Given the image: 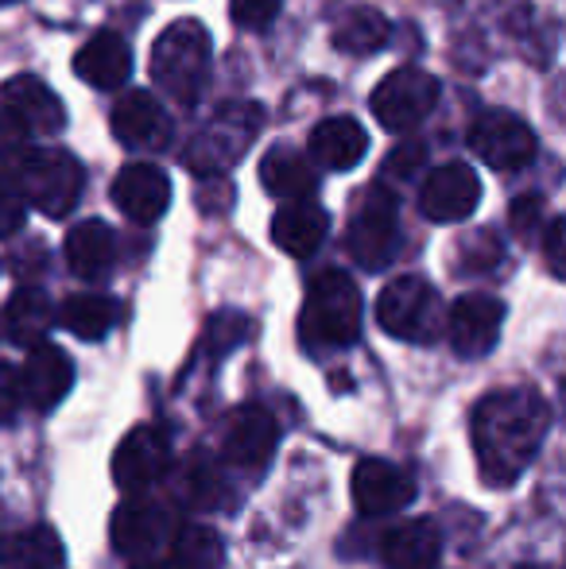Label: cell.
Instances as JSON below:
<instances>
[{
  "mask_svg": "<svg viewBox=\"0 0 566 569\" xmlns=\"http://www.w3.org/2000/svg\"><path fill=\"white\" fill-rule=\"evenodd\" d=\"M552 430V407L539 391L508 388L477 399L469 415L477 472L489 488H508L528 472Z\"/></svg>",
  "mask_w": 566,
  "mask_h": 569,
  "instance_id": "cell-1",
  "label": "cell"
},
{
  "mask_svg": "<svg viewBox=\"0 0 566 569\" xmlns=\"http://www.w3.org/2000/svg\"><path fill=\"white\" fill-rule=\"evenodd\" d=\"M210 54L214 43L202 23L175 20L151 47V78L159 90H167V98H175L179 106H195L210 78Z\"/></svg>",
  "mask_w": 566,
  "mask_h": 569,
  "instance_id": "cell-2",
  "label": "cell"
},
{
  "mask_svg": "<svg viewBox=\"0 0 566 569\" xmlns=\"http://www.w3.org/2000/svg\"><path fill=\"white\" fill-rule=\"evenodd\" d=\"M361 333V291L346 271H322L310 283L299 315V338L307 349H346Z\"/></svg>",
  "mask_w": 566,
  "mask_h": 569,
  "instance_id": "cell-3",
  "label": "cell"
},
{
  "mask_svg": "<svg viewBox=\"0 0 566 569\" xmlns=\"http://www.w3.org/2000/svg\"><path fill=\"white\" fill-rule=\"evenodd\" d=\"M260 128H265V109L257 101H229L198 128L182 163L202 179H218L257 143Z\"/></svg>",
  "mask_w": 566,
  "mask_h": 569,
  "instance_id": "cell-4",
  "label": "cell"
},
{
  "mask_svg": "<svg viewBox=\"0 0 566 569\" xmlns=\"http://www.w3.org/2000/svg\"><path fill=\"white\" fill-rule=\"evenodd\" d=\"M377 322L396 341L430 345L446 330V310L427 279L400 276L377 295Z\"/></svg>",
  "mask_w": 566,
  "mask_h": 569,
  "instance_id": "cell-5",
  "label": "cell"
},
{
  "mask_svg": "<svg viewBox=\"0 0 566 569\" xmlns=\"http://www.w3.org/2000/svg\"><path fill=\"white\" fill-rule=\"evenodd\" d=\"M346 248L365 271H385L400 252V213H396L393 190L377 187L361 190L349 210Z\"/></svg>",
  "mask_w": 566,
  "mask_h": 569,
  "instance_id": "cell-6",
  "label": "cell"
},
{
  "mask_svg": "<svg viewBox=\"0 0 566 569\" xmlns=\"http://www.w3.org/2000/svg\"><path fill=\"white\" fill-rule=\"evenodd\" d=\"M16 167H20L16 182H20L28 206H36V210L47 213V218H67V213L78 206V198H82L86 174H82V163H78L70 151L36 148V151H28V159Z\"/></svg>",
  "mask_w": 566,
  "mask_h": 569,
  "instance_id": "cell-7",
  "label": "cell"
},
{
  "mask_svg": "<svg viewBox=\"0 0 566 569\" xmlns=\"http://www.w3.org/2000/svg\"><path fill=\"white\" fill-rule=\"evenodd\" d=\"M113 550L132 562H151L163 547H171L175 535H179V516L167 500L156 496H132L121 508L113 511Z\"/></svg>",
  "mask_w": 566,
  "mask_h": 569,
  "instance_id": "cell-8",
  "label": "cell"
},
{
  "mask_svg": "<svg viewBox=\"0 0 566 569\" xmlns=\"http://www.w3.org/2000/svg\"><path fill=\"white\" fill-rule=\"evenodd\" d=\"M438 106V82L419 67H396L377 82L369 98L373 117L388 132H408V128L424 124L430 109Z\"/></svg>",
  "mask_w": 566,
  "mask_h": 569,
  "instance_id": "cell-9",
  "label": "cell"
},
{
  "mask_svg": "<svg viewBox=\"0 0 566 569\" xmlns=\"http://www.w3.org/2000/svg\"><path fill=\"white\" fill-rule=\"evenodd\" d=\"M469 148L493 171H524L536 159L539 140L516 113L489 109V113H481L474 120V128H469Z\"/></svg>",
  "mask_w": 566,
  "mask_h": 569,
  "instance_id": "cell-10",
  "label": "cell"
},
{
  "mask_svg": "<svg viewBox=\"0 0 566 569\" xmlns=\"http://www.w3.org/2000/svg\"><path fill=\"white\" fill-rule=\"evenodd\" d=\"M500 326H505V302L493 295H461L450 310H446V341L458 357L474 360L485 357L493 345L500 341Z\"/></svg>",
  "mask_w": 566,
  "mask_h": 569,
  "instance_id": "cell-11",
  "label": "cell"
},
{
  "mask_svg": "<svg viewBox=\"0 0 566 569\" xmlns=\"http://www.w3.org/2000/svg\"><path fill=\"white\" fill-rule=\"evenodd\" d=\"M349 492H354L361 516H393L416 500V477L385 457H365V461H357Z\"/></svg>",
  "mask_w": 566,
  "mask_h": 569,
  "instance_id": "cell-12",
  "label": "cell"
},
{
  "mask_svg": "<svg viewBox=\"0 0 566 569\" xmlns=\"http://www.w3.org/2000/svg\"><path fill=\"white\" fill-rule=\"evenodd\" d=\"M171 469V438L163 427H137L113 453V480L125 492H143Z\"/></svg>",
  "mask_w": 566,
  "mask_h": 569,
  "instance_id": "cell-13",
  "label": "cell"
},
{
  "mask_svg": "<svg viewBox=\"0 0 566 569\" xmlns=\"http://www.w3.org/2000/svg\"><path fill=\"white\" fill-rule=\"evenodd\" d=\"M481 202V179L469 163H446L427 174L424 190H419V210L427 221L450 226V221H466Z\"/></svg>",
  "mask_w": 566,
  "mask_h": 569,
  "instance_id": "cell-14",
  "label": "cell"
},
{
  "mask_svg": "<svg viewBox=\"0 0 566 569\" xmlns=\"http://www.w3.org/2000/svg\"><path fill=\"white\" fill-rule=\"evenodd\" d=\"M280 442V427H276L272 411L260 403H245L234 411V419L226 422V438H221V453L237 469H260L268 465V457L276 453Z\"/></svg>",
  "mask_w": 566,
  "mask_h": 569,
  "instance_id": "cell-15",
  "label": "cell"
},
{
  "mask_svg": "<svg viewBox=\"0 0 566 569\" xmlns=\"http://www.w3.org/2000/svg\"><path fill=\"white\" fill-rule=\"evenodd\" d=\"M0 109L8 117H16L31 136H54L62 124H67V113H62V101L43 78L36 74H16L0 86Z\"/></svg>",
  "mask_w": 566,
  "mask_h": 569,
  "instance_id": "cell-16",
  "label": "cell"
},
{
  "mask_svg": "<svg viewBox=\"0 0 566 569\" xmlns=\"http://www.w3.org/2000/svg\"><path fill=\"white\" fill-rule=\"evenodd\" d=\"M113 202L137 226H151L171 206V179L151 163H129L113 179Z\"/></svg>",
  "mask_w": 566,
  "mask_h": 569,
  "instance_id": "cell-17",
  "label": "cell"
},
{
  "mask_svg": "<svg viewBox=\"0 0 566 569\" xmlns=\"http://www.w3.org/2000/svg\"><path fill=\"white\" fill-rule=\"evenodd\" d=\"M23 383V403H31L36 411H51L67 399L70 383H75V365L59 345L43 341L36 349H28V360L20 368Z\"/></svg>",
  "mask_w": 566,
  "mask_h": 569,
  "instance_id": "cell-18",
  "label": "cell"
},
{
  "mask_svg": "<svg viewBox=\"0 0 566 569\" xmlns=\"http://www.w3.org/2000/svg\"><path fill=\"white\" fill-rule=\"evenodd\" d=\"M113 136L129 148H163L171 140V120L148 90H129L113 106Z\"/></svg>",
  "mask_w": 566,
  "mask_h": 569,
  "instance_id": "cell-19",
  "label": "cell"
},
{
  "mask_svg": "<svg viewBox=\"0 0 566 569\" xmlns=\"http://www.w3.org/2000/svg\"><path fill=\"white\" fill-rule=\"evenodd\" d=\"M388 569H435L443 558V531L435 519H404L380 542Z\"/></svg>",
  "mask_w": 566,
  "mask_h": 569,
  "instance_id": "cell-20",
  "label": "cell"
},
{
  "mask_svg": "<svg viewBox=\"0 0 566 569\" xmlns=\"http://www.w3.org/2000/svg\"><path fill=\"white\" fill-rule=\"evenodd\" d=\"M75 74L82 82H90L93 90H117V86L129 82L132 74V51L121 36L113 31H101L93 36L82 51L75 54Z\"/></svg>",
  "mask_w": 566,
  "mask_h": 569,
  "instance_id": "cell-21",
  "label": "cell"
},
{
  "mask_svg": "<svg viewBox=\"0 0 566 569\" xmlns=\"http://www.w3.org/2000/svg\"><path fill=\"white\" fill-rule=\"evenodd\" d=\"M326 232H330V218H326V210L315 202H287L272 218L276 248L287 256H295V260L315 256L318 248H322Z\"/></svg>",
  "mask_w": 566,
  "mask_h": 569,
  "instance_id": "cell-22",
  "label": "cell"
},
{
  "mask_svg": "<svg viewBox=\"0 0 566 569\" xmlns=\"http://www.w3.org/2000/svg\"><path fill=\"white\" fill-rule=\"evenodd\" d=\"M369 136L354 117H330L310 132V159L326 171H349L365 159Z\"/></svg>",
  "mask_w": 566,
  "mask_h": 569,
  "instance_id": "cell-23",
  "label": "cell"
},
{
  "mask_svg": "<svg viewBox=\"0 0 566 569\" xmlns=\"http://www.w3.org/2000/svg\"><path fill=\"white\" fill-rule=\"evenodd\" d=\"M67 263L78 279L98 283L117 263V232L106 221H82L67 232Z\"/></svg>",
  "mask_w": 566,
  "mask_h": 569,
  "instance_id": "cell-24",
  "label": "cell"
},
{
  "mask_svg": "<svg viewBox=\"0 0 566 569\" xmlns=\"http://www.w3.org/2000/svg\"><path fill=\"white\" fill-rule=\"evenodd\" d=\"M260 182H265V190L272 198H280V202H310L318 190V174L315 167H310L307 156H299V151L291 148H272L265 156V163H260Z\"/></svg>",
  "mask_w": 566,
  "mask_h": 569,
  "instance_id": "cell-25",
  "label": "cell"
},
{
  "mask_svg": "<svg viewBox=\"0 0 566 569\" xmlns=\"http://www.w3.org/2000/svg\"><path fill=\"white\" fill-rule=\"evenodd\" d=\"M67 550L51 527H23L0 535V566L4 569H62Z\"/></svg>",
  "mask_w": 566,
  "mask_h": 569,
  "instance_id": "cell-26",
  "label": "cell"
},
{
  "mask_svg": "<svg viewBox=\"0 0 566 569\" xmlns=\"http://www.w3.org/2000/svg\"><path fill=\"white\" fill-rule=\"evenodd\" d=\"M54 326V307L39 287H20L4 307V333L23 349L43 345L47 330Z\"/></svg>",
  "mask_w": 566,
  "mask_h": 569,
  "instance_id": "cell-27",
  "label": "cell"
},
{
  "mask_svg": "<svg viewBox=\"0 0 566 569\" xmlns=\"http://www.w3.org/2000/svg\"><path fill=\"white\" fill-rule=\"evenodd\" d=\"M54 322L82 341H101L121 322V302L109 299V295H70L54 315Z\"/></svg>",
  "mask_w": 566,
  "mask_h": 569,
  "instance_id": "cell-28",
  "label": "cell"
},
{
  "mask_svg": "<svg viewBox=\"0 0 566 569\" xmlns=\"http://www.w3.org/2000/svg\"><path fill=\"white\" fill-rule=\"evenodd\" d=\"M393 23L377 8H349L338 23H334V47L341 54H373L388 43Z\"/></svg>",
  "mask_w": 566,
  "mask_h": 569,
  "instance_id": "cell-29",
  "label": "cell"
},
{
  "mask_svg": "<svg viewBox=\"0 0 566 569\" xmlns=\"http://www.w3.org/2000/svg\"><path fill=\"white\" fill-rule=\"evenodd\" d=\"M167 562H171L175 569H221V562H226V550H221L218 531L190 523V527H179Z\"/></svg>",
  "mask_w": 566,
  "mask_h": 569,
  "instance_id": "cell-30",
  "label": "cell"
},
{
  "mask_svg": "<svg viewBox=\"0 0 566 569\" xmlns=\"http://www.w3.org/2000/svg\"><path fill=\"white\" fill-rule=\"evenodd\" d=\"M179 492L187 496L190 503H198V508H218L221 500V472L218 465L210 461V457H190L187 469H182L179 477Z\"/></svg>",
  "mask_w": 566,
  "mask_h": 569,
  "instance_id": "cell-31",
  "label": "cell"
},
{
  "mask_svg": "<svg viewBox=\"0 0 566 569\" xmlns=\"http://www.w3.org/2000/svg\"><path fill=\"white\" fill-rule=\"evenodd\" d=\"M500 256H505V248H500V240L493 229L466 232V237L458 240V271L461 276H485V271L497 268Z\"/></svg>",
  "mask_w": 566,
  "mask_h": 569,
  "instance_id": "cell-32",
  "label": "cell"
},
{
  "mask_svg": "<svg viewBox=\"0 0 566 569\" xmlns=\"http://www.w3.org/2000/svg\"><path fill=\"white\" fill-rule=\"evenodd\" d=\"M245 338H249V318L237 315V310H221V315H214L210 326H206V349H214V352L237 349Z\"/></svg>",
  "mask_w": 566,
  "mask_h": 569,
  "instance_id": "cell-33",
  "label": "cell"
},
{
  "mask_svg": "<svg viewBox=\"0 0 566 569\" xmlns=\"http://www.w3.org/2000/svg\"><path fill=\"white\" fill-rule=\"evenodd\" d=\"M23 218H28V198H23L16 174L0 171V237H12V232H20Z\"/></svg>",
  "mask_w": 566,
  "mask_h": 569,
  "instance_id": "cell-34",
  "label": "cell"
},
{
  "mask_svg": "<svg viewBox=\"0 0 566 569\" xmlns=\"http://www.w3.org/2000/svg\"><path fill=\"white\" fill-rule=\"evenodd\" d=\"M508 226H513L516 240L532 244L544 229V198L539 194H520L513 206H508Z\"/></svg>",
  "mask_w": 566,
  "mask_h": 569,
  "instance_id": "cell-35",
  "label": "cell"
},
{
  "mask_svg": "<svg viewBox=\"0 0 566 569\" xmlns=\"http://www.w3.org/2000/svg\"><path fill=\"white\" fill-rule=\"evenodd\" d=\"M284 0H229V16H234L237 28L245 31H260L280 16Z\"/></svg>",
  "mask_w": 566,
  "mask_h": 569,
  "instance_id": "cell-36",
  "label": "cell"
},
{
  "mask_svg": "<svg viewBox=\"0 0 566 569\" xmlns=\"http://www.w3.org/2000/svg\"><path fill=\"white\" fill-rule=\"evenodd\" d=\"M31 151V132L0 109V163H23Z\"/></svg>",
  "mask_w": 566,
  "mask_h": 569,
  "instance_id": "cell-37",
  "label": "cell"
},
{
  "mask_svg": "<svg viewBox=\"0 0 566 569\" xmlns=\"http://www.w3.org/2000/svg\"><path fill=\"white\" fill-rule=\"evenodd\" d=\"M23 407V383H20V368L4 365L0 360V427H8V422L20 415Z\"/></svg>",
  "mask_w": 566,
  "mask_h": 569,
  "instance_id": "cell-38",
  "label": "cell"
},
{
  "mask_svg": "<svg viewBox=\"0 0 566 569\" xmlns=\"http://www.w3.org/2000/svg\"><path fill=\"white\" fill-rule=\"evenodd\" d=\"M544 260L552 268V276L566 283V218H559L544 232Z\"/></svg>",
  "mask_w": 566,
  "mask_h": 569,
  "instance_id": "cell-39",
  "label": "cell"
},
{
  "mask_svg": "<svg viewBox=\"0 0 566 569\" xmlns=\"http://www.w3.org/2000/svg\"><path fill=\"white\" fill-rule=\"evenodd\" d=\"M427 151L424 143H400V148L393 151V159L385 163V174H393V179H411V174L424 167Z\"/></svg>",
  "mask_w": 566,
  "mask_h": 569,
  "instance_id": "cell-40",
  "label": "cell"
},
{
  "mask_svg": "<svg viewBox=\"0 0 566 569\" xmlns=\"http://www.w3.org/2000/svg\"><path fill=\"white\" fill-rule=\"evenodd\" d=\"M132 569H175L171 562H156V558H151V562H140V566H132Z\"/></svg>",
  "mask_w": 566,
  "mask_h": 569,
  "instance_id": "cell-41",
  "label": "cell"
},
{
  "mask_svg": "<svg viewBox=\"0 0 566 569\" xmlns=\"http://www.w3.org/2000/svg\"><path fill=\"white\" fill-rule=\"evenodd\" d=\"M516 569H559V566H544V562H524V566H516Z\"/></svg>",
  "mask_w": 566,
  "mask_h": 569,
  "instance_id": "cell-42",
  "label": "cell"
},
{
  "mask_svg": "<svg viewBox=\"0 0 566 569\" xmlns=\"http://www.w3.org/2000/svg\"><path fill=\"white\" fill-rule=\"evenodd\" d=\"M559 411H563V419H566V380H563V388H559Z\"/></svg>",
  "mask_w": 566,
  "mask_h": 569,
  "instance_id": "cell-43",
  "label": "cell"
},
{
  "mask_svg": "<svg viewBox=\"0 0 566 569\" xmlns=\"http://www.w3.org/2000/svg\"><path fill=\"white\" fill-rule=\"evenodd\" d=\"M0 4H12V0H0Z\"/></svg>",
  "mask_w": 566,
  "mask_h": 569,
  "instance_id": "cell-44",
  "label": "cell"
}]
</instances>
